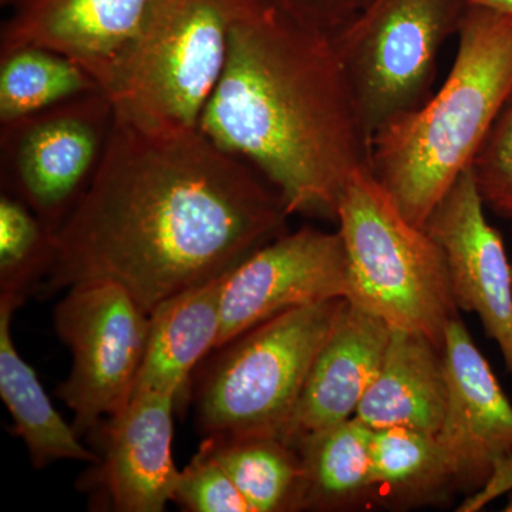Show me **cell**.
<instances>
[{
    "mask_svg": "<svg viewBox=\"0 0 512 512\" xmlns=\"http://www.w3.org/2000/svg\"><path fill=\"white\" fill-rule=\"evenodd\" d=\"M289 215L252 165L200 128L150 131L114 117L99 170L55 232L43 291L114 282L151 315L285 234Z\"/></svg>",
    "mask_w": 512,
    "mask_h": 512,
    "instance_id": "6da1fadb",
    "label": "cell"
},
{
    "mask_svg": "<svg viewBox=\"0 0 512 512\" xmlns=\"http://www.w3.org/2000/svg\"><path fill=\"white\" fill-rule=\"evenodd\" d=\"M200 130L252 165L291 215L336 221L350 178L370 168L372 136L332 37L301 28L264 0L232 28Z\"/></svg>",
    "mask_w": 512,
    "mask_h": 512,
    "instance_id": "7a4b0ae2",
    "label": "cell"
},
{
    "mask_svg": "<svg viewBox=\"0 0 512 512\" xmlns=\"http://www.w3.org/2000/svg\"><path fill=\"white\" fill-rule=\"evenodd\" d=\"M457 37L439 92L372 140L370 171L420 228L473 163L512 96V16L468 6Z\"/></svg>",
    "mask_w": 512,
    "mask_h": 512,
    "instance_id": "3957f363",
    "label": "cell"
},
{
    "mask_svg": "<svg viewBox=\"0 0 512 512\" xmlns=\"http://www.w3.org/2000/svg\"><path fill=\"white\" fill-rule=\"evenodd\" d=\"M259 0H151L101 83L114 117L150 131L200 128L239 18Z\"/></svg>",
    "mask_w": 512,
    "mask_h": 512,
    "instance_id": "277c9868",
    "label": "cell"
},
{
    "mask_svg": "<svg viewBox=\"0 0 512 512\" xmlns=\"http://www.w3.org/2000/svg\"><path fill=\"white\" fill-rule=\"evenodd\" d=\"M336 221L348 255L349 301L443 349L447 325L460 309L446 256L426 228L404 217L370 168L350 178Z\"/></svg>",
    "mask_w": 512,
    "mask_h": 512,
    "instance_id": "5b68a950",
    "label": "cell"
},
{
    "mask_svg": "<svg viewBox=\"0 0 512 512\" xmlns=\"http://www.w3.org/2000/svg\"><path fill=\"white\" fill-rule=\"evenodd\" d=\"M346 298L301 306L227 343L197 394L207 436L282 437Z\"/></svg>",
    "mask_w": 512,
    "mask_h": 512,
    "instance_id": "8992f818",
    "label": "cell"
},
{
    "mask_svg": "<svg viewBox=\"0 0 512 512\" xmlns=\"http://www.w3.org/2000/svg\"><path fill=\"white\" fill-rule=\"evenodd\" d=\"M467 0H370L332 37L370 136L431 97L437 60Z\"/></svg>",
    "mask_w": 512,
    "mask_h": 512,
    "instance_id": "52a82bcc",
    "label": "cell"
},
{
    "mask_svg": "<svg viewBox=\"0 0 512 512\" xmlns=\"http://www.w3.org/2000/svg\"><path fill=\"white\" fill-rule=\"evenodd\" d=\"M55 326L73 357L56 394L74 413L77 433H89L130 403L150 315L120 285L84 282L70 286L57 303Z\"/></svg>",
    "mask_w": 512,
    "mask_h": 512,
    "instance_id": "ba28073f",
    "label": "cell"
},
{
    "mask_svg": "<svg viewBox=\"0 0 512 512\" xmlns=\"http://www.w3.org/2000/svg\"><path fill=\"white\" fill-rule=\"evenodd\" d=\"M114 126L103 92L77 97L0 128L2 178L53 231L99 170Z\"/></svg>",
    "mask_w": 512,
    "mask_h": 512,
    "instance_id": "9c48e42d",
    "label": "cell"
},
{
    "mask_svg": "<svg viewBox=\"0 0 512 512\" xmlns=\"http://www.w3.org/2000/svg\"><path fill=\"white\" fill-rule=\"evenodd\" d=\"M348 255L339 231L285 232L224 276L215 350L279 313L350 299Z\"/></svg>",
    "mask_w": 512,
    "mask_h": 512,
    "instance_id": "30bf717a",
    "label": "cell"
},
{
    "mask_svg": "<svg viewBox=\"0 0 512 512\" xmlns=\"http://www.w3.org/2000/svg\"><path fill=\"white\" fill-rule=\"evenodd\" d=\"M446 256L458 309L476 313L512 377V269L500 232L485 217L471 168L454 181L426 222Z\"/></svg>",
    "mask_w": 512,
    "mask_h": 512,
    "instance_id": "8fae6325",
    "label": "cell"
},
{
    "mask_svg": "<svg viewBox=\"0 0 512 512\" xmlns=\"http://www.w3.org/2000/svg\"><path fill=\"white\" fill-rule=\"evenodd\" d=\"M443 350L448 396L436 437L457 490L471 495L512 457V404L460 316L448 323Z\"/></svg>",
    "mask_w": 512,
    "mask_h": 512,
    "instance_id": "7c38bea8",
    "label": "cell"
},
{
    "mask_svg": "<svg viewBox=\"0 0 512 512\" xmlns=\"http://www.w3.org/2000/svg\"><path fill=\"white\" fill-rule=\"evenodd\" d=\"M177 397H133L106 421L96 478L120 512H161L173 501L180 471L174 466L173 413Z\"/></svg>",
    "mask_w": 512,
    "mask_h": 512,
    "instance_id": "4fadbf2b",
    "label": "cell"
},
{
    "mask_svg": "<svg viewBox=\"0 0 512 512\" xmlns=\"http://www.w3.org/2000/svg\"><path fill=\"white\" fill-rule=\"evenodd\" d=\"M390 330L375 313L346 299L313 360L282 440L292 446L303 434L355 417L382 365Z\"/></svg>",
    "mask_w": 512,
    "mask_h": 512,
    "instance_id": "5bb4252c",
    "label": "cell"
},
{
    "mask_svg": "<svg viewBox=\"0 0 512 512\" xmlns=\"http://www.w3.org/2000/svg\"><path fill=\"white\" fill-rule=\"evenodd\" d=\"M151 0H18L0 32V53L36 45L82 64L103 83Z\"/></svg>",
    "mask_w": 512,
    "mask_h": 512,
    "instance_id": "9a60e30c",
    "label": "cell"
},
{
    "mask_svg": "<svg viewBox=\"0 0 512 512\" xmlns=\"http://www.w3.org/2000/svg\"><path fill=\"white\" fill-rule=\"evenodd\" d=\"M447 396L444 350L421 333L392 328L382 365L355 417L372 430L437 434Z\"/></svg>",
    "mask_w": 512,
    "mask_h": 512,
    "instance_id": "2e32d148",
    "label": "cell"
},
{
    "mask_svg": "<svg viewBox=\"0 0 512 512\" xmlns=\"http://www.w3.org/2000/svg\"><path fill=\"white\" fill-rule=\"evenodd\" d=\"M224 276L178 293L151 312L131 399L148 393L180 396L192 369L217 345Z\"/></svg>",
    "mask_w": 512,
    "mask_h": 512,
    "instance_id": "e0dca14e",
    "label": "cell"
},
{
    "mask_svg": "<svg viewBox=\"0 0 512 512\" xmlns=\"http://www.w3.org/2000/svg\"><path fill=\"white\" fill-rule=\"evenodd\" d=\"M23 301L15 293L0 292V397L12 416L13 429L36 468L62 460L97 464L100 457L83 446L80 434L57 413L35 369L16 349L10 322Z\"/></svg>",
    "mask_w": 512,
    "mask_h": 512,
    "instance_id": "ac0fdd59",
    "label": "cell"
},
{
    "mask_svg": "<svg viewBox=\"0 0 512 512\" xmlns=\"http://www.w3.org/2000/svg\"><path fill=\"white\" fill-rule=\"evenodd\" d=\"M373 430L356 417L303 434L293 447L301 458L303 511L372 507Z\"/></svg>",
    "mask_w": 512,
    "mask_h": 512,
    "instance_id": "d6986e66",
    "label": "cell"
},
{
    "mask_svg": "<svg viewBox=\"0 0 512 512\" xmlns=\"http://www.w3.org/2000/svg\"><path fill=\"white\" fill-rule=\"evenodd\" d=\"M457 490L453 468L436 434L373 430L372 504L390 510L448 503Z\"/></svg>",
    "mask_w": 512,
    "mask_h": 512,
    "instance_id": "ffe728a7",
    "label": "cell"
},
{
    "mask_svg": "<svg viewBox=\"0 0 512 512\" xmlns=\"http://www.w3.org/2000/svg\"><path fill=\"white\" fill-rule=\"evenodd\" d=\"M201 448L227 471L251 512L303 511L301 458L281 437L208 436Z\"/></svg>",
    "mask_w": 512,
    "mask_h": 512,
    "instance_id": "44dd1931",
    "label": "cell"
},
{
    "mask_svg": "<svg viewBox=\"0 0 512 512\" xmlns=\"http://www.w3.org/2000/svg\"><path fill=\"white\" fill-rule=\"evenodd\" d=\"M96 92L103 90L92 74L57 50L26 45L0 53V126Z\"/></svg>",
    "mask_w": 512,
    "mask_h": 512,
    "instance_id": "7402d4cb",
    "label": "cell"
},
{
    "mask_svg": "<svg viewBox=\"0 0 512 512\" xmlns=\"http://www.w3.org/2000/svg\"><path fill=\"white\" fill-rule=\"evenodd\" d=\"M55 256V231L10 192L0 197V286L25 299Z\"/></svg>",
    "mask_w": 512,
    "mask_h": 512,
    "instance_id": "603a6c76",
    "label": "cell"
},
{
    "mask_svg": "<svg viewBox=\"0 0 512 512\" xmlns=\"http://www.w3.org/2000/svg\"><path fill=\"white\" fill-rule=\"evenodd\" d=\"M470 168L485 207L512 220V96Z\"/></svg>",
    "mask_w": 512,
    "mask_h": 512,
    "instance_id": "cb8c5ba5",
    "label": "cell"
},
{
    "mask_svg": "<svg viewBox=\"0 0 512 512\" xmlns=\"http://www.w3.org/2000/svg\"><path fill=\"white\" fill-rule=\"evenodd\" d=\"M173 501L191 512H251L227 471L201 447L180 471Z\"/></svg>",
    "mask_w": 512,
    "mask_h": 512,
    "instance_id": "d4e9b609",
    "label": "cell"
},
{
    "mask_svg": "<svg viewBox=\"0 0 512 512\" xmlns=\"http://www.w3.org/2000/svg\"><path fill=\"white\" fill-rule=\"evenodd\" d=\"M303 29L333 37L369 5L370 0H264Z\"/></svg>",
    "mask_w": 512,
    "mask_h": 512,
    "instance_id": "484cf974",
    "label": "cell"
},
{
    "mask_svg": "<svg viewBox=\"0 0 512 512\" xmlns=\"http://www.w3.org/2000/svg\"><path fill=\"white\" fill-rule=\"evenodd\" d=\"M512 491V457L507 460L500 461L494 467L493 473L488 478L487 483L477 493L468 495L460 508V512H476L485 507L488 503L495 500L505 493Z\"/></svg>",
    "mask_w": 512,
    "mask_h": 512,
    "instance_id": "4316f807",
    "label": "cell"
},
{
    "mask_svg": "<svg viewBox=\"0 0 512 512\" xmlns=\"http://www.w3.org/2000/svg\"><path fill=\"white\" fill-rule=\"evenodd\" d=\"M468 6H480L512 16V0H467Z\"/></svg>",
    "mask_w": 512,
    "mask_h": 512,
    "instance_id": "83f0119b",
    "label": "cell"
},
{
    "mask_svg": "<svg viewBox=\"0 0 512 512\" xmlns=\"http://www.w3.org/2000/svg\"><path fill=\"white\" fill-rule=\"evenodd\" d=\"M504 511L512 512V493L510 494V497H508V501L507 504H505Z\"/></svg>",
    "mask_w": 512,
    "mask_h": 512,
    "instance_id": "f1b7e54d",
    "label": "cell"
},
{
    "mask_svg": "<svg viewBox=\"0 0 512 512\" xmlns=\"http://www.w3.org/2000/svg\"><path fill=\"white\" fill-rule=\"evenodd\" d=\"M18 0H0V5L2 6H13Z\"/></svg>",
    "mask_w": 512,
    "mask_h": 512,
    "instance_id": "f546056e",
    "label": "cell"
},
{
    "mask_svg": "<svg viewBox=\"0 0 512 512\" xmlns=\"http://www.w3.org/2000/svg\"><path fill=\"white\" fill-rule=\"evenodd\" d=\"M511 269H512V259H511Z\"/></svg>",
    "mask_w": 512,
    "mask_h": 512,
    "instance_id": "4dcf8cb0",
    "label": "cell"
}]
</instances>
